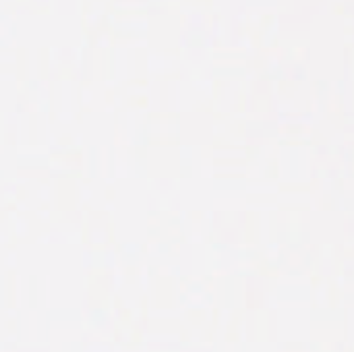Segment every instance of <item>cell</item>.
I'll return each mask as SVG.
<instances>
[]
</instances>
